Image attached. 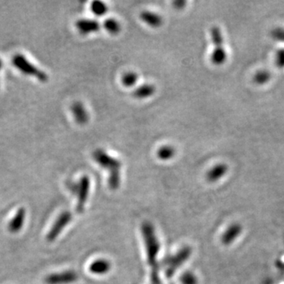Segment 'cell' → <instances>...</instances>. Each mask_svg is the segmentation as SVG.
I'll return each mask as SVG.
<instances>
[{
    "label": "cell",
    "mask_w": 284,
    "mask_h": 284,
    "mask_svg": "<svg viewBox=\"0 0 284 284\" xmlns=\"http://www.w3.org/2000/svg\"><path fill=\"white\" fill-rule=\"evenodd\" d=\"M93 159L100 167L109 171L108 184L112 190H116L120 185V170L122 164L119 160L108 154L104 149L98 148L93 152Z\"/></svg>",
    "instance_id": "1"
},
{
    "label": "cell",
    "mask_w": 284,
    "mask_h": 284,
    "mask_svg": "<svg viewBox=\"0 0 284 284\" xmlns=\"http://www.w3.org/2000/svg\"><path fill=\"white\" fill-rule=\"evenodd\" d=\"M142 234L146 246L148 262L152 268L157 266L156 257L160 251V243L155 234L154 228L149 223H144L142 225Z\"/></svg>",
    "instance_id": "2"
},
{
    "label": "cell",
    "mask_w": 284,
    "mask_h": 284,
    "mask_svg": "<svg viewBox=\"0 0 284 284\" xmlns=\"http://www.w3.org/2000/svg\"><path fill=\"white\" fill-rule=\"evenodd\" d=\"M192 253V249L190 246H185L181 249L174 256H168L163 260L162 264L167 267L166 276L170 278L177 269L182 266L186 260H188Z\"/></svg>",
    "instance_id": "3"
},
{
    "label": "cell",
    "mask_w": 284,
    "mask_h": 284,
    "mask_svg": "<svg viewBox=\"0 0 284 284\" xmlns=\"http://www.w3.org/2000/svg\"><path fill=\"white\" fill-rule=\"evenodd\" d=\"M211 37L214 44V50L211 56V60L215 65H222L227 59V53L224 48V37L222 32L217 26L211 28Z\"/></svg>",
    "instance_id": "4"
},
{
    "label": "cell",
    "mask_w": 284,
    "mask_h": 284,
    "mask_svg": "<svg viewBox=\"0 0 284 284\" xmlns=\"http://www.w3.org/2000/svg\"><path fill=\"white\" fill-rule=\"evenodd\" d=\"M13 62H14V66H16L18 70H21L25 74L35 77L40 81L46 80V74H44L42 71H40L39 69L36 68L34 65L32 64L30 62H28L26 58H25L24 56H22V55H17L16 56H14Z\"/></svg>",
    "instance_id": "5"
},
{
    "label": "cell",
    "mask_w": 284,
    "mask_h": 284,
    "mask_svg": "<svg viewBox=\"0 0 284 284\" xmlns=\"http://www.w3.org/2000/svg\"><path fill=\"white\" fill-rule=\"evenodd\" d=\"M89 187H90V181L87 176L82 177L78 184L74 186V192L78 194L77 211L78 212H83L89 193Z\"/></svg>",
    "instance_id": "6"
},
{
    "label": "cell",
    "mask_w": 284,
    "mask_h": 284,
    "mask_svg": "<svg viewBox=\"0 0 284 284\" xmlns=\"http://www.w3.org/2000/svg\"><path fill=\"white\" fill-rule=\"evenodd\" d=\"M71 219H72V216L70 212H62L52 227V230L48 233V236H47L48 241L53 242L59 235L61 231L65 228V227L70 222Z\"/></svg>",
    "instance_id": "7"
},
{
    "label": "cell",
    "mask_w": 284,
    "mask_h": 284,
    "mask_svg": "<svg viewBox=\"0 0 284 284\" xmlns=\"http://www.w3.org/2000/svg\"><path fill=\"white\" fill-rule=\"evenodd\" d=\"M78 279V275L73 271L56 273L47 276L46 281L48 284H68L74 283Z\"/></svg>",
    "instance_id": "8"
},
{
    "label": "cell",
    "mask_w": 284,
    "mask_h": 284,
    "mask_svg": "<svg viewBox=\"0 0 284 284\" xmlns=\"http://www.w3.org/2000/svg\"><path fill=\"white\" fill-rule=\"evenodd\" d=\"M76 27L81 34L88 35L96 32L100 28V25L93 19H81L76 23Z\"/></svg>",
    "instance_id": "9"
},
{
    "label": "cell",
    "mask_w": 284,
    "mask_h": 284,
    "mask_svg": "<svg viewBox=\"0 0 284 284\" xmlns=\"http://www.w3.org/2000/svg\"><path fill=\"white\" fill-rule=\"evenodd\" d=\"M242 227L238 224H233L224 231L222 242L224 245H230L234 242L242 233Z\"/></svg>",
    "instance_id": "10"
},
{
    "label": "cell",
    "mask_w": 284,
    "mask_h": 284,
    "mask_svg": "<svg viewBox=\"0 0 284 284\" xmlns=\"http://www.w3.org/2000/svg\"><path fill=\"white\" fill-rule=\"evenodd\" d=\"M74 119L78 124H85L88 121V114L84 104L81 102H75L71 107Z\"/></svg>",
    "instance_id": "11"
},
{
    "label": "cell",
    "mask_w": 284,
    "mask_h": 284,
    "mask_svg": "<svg viewBox=\"0 0 284 284\" xmlns=\"http://www.w3.org/2000/svg\"><path fill=\"white\" fill-rule=\"evenodd\" d=\"M140 18L145 24L152 28H158L163 24V18L160 14L148 11V10L142 11L140 14Z\"/></svg>",
    "instance_id": "12"
},
{
    "label": "cell",
    "mask_w": 284,
    "mask_h": 284,
    "mask_svg": "<svg viewBox=\"0 0 284 284\" xmlns=\"http://www.w3.org/2000/svg\"><path fill=\"white\" fill-rule=\"evenodd\" d=\"M26 210L23 208H21L17 212L16 215L9 224L8 228L10 232L17 233L22 229L26 219Z\"/></svg>",
    "instance_id": "13"
},
{
    "label": "cell",
    "mask_w": 284,
    "mask_h": 284,
    "mask_svg": "<svg viewBox=\"0 0 284 284\" xmlns=\"http://www.w3.org/2000/svg\"><path fill=\"white\" fill-rule=\"evenodd\" d=\"M227 171V166L226 164H217L208 170V172L206 174L207 179H208V182H216V181L220 180V178H223L226 174Z\"/></svg>",
    "instance_id": "14"
},
{
    "label": "cell",
    "mask_w": 284,
    "mask_h": 284,
    "mask_svg": "<svg viewBox=\"0 0 284 284\" xmlns=\"http://www.w3.org/2000/svg\"><path fill=\"white\" fill-rule=\"evenodd\" d=\"M156 92V87L152 84H144L138 87L133 92L134 98L147 99L154 94Z\"/></svg>",
    "instance_id": "15"
},
{
    "label": "cell",
    "mask_w": 284,
    "mask_h": 284,
    "mask_svg": "<svg viewBox=\"0 0 284 284\" xmlns=\"http://www.w3.org/2000/svg\"><path fill=\"white\" fill-rule=\"evenodd\" d=\"M111 269V263L106 260H96L91 264L89 270L96 275L106 274Z\"/></svg>",
    "instance_id": "16"
},
{
    "label": "cell",
    "mask_w": 284,
    "mask_h": 284,
    "mask_svg": "<svg viewBox=\"0 0 284 284\" xmlns=\"http://www.w3.org/2000/svg\"><path fill=\"white\" fill-rule=\"evenodd\" d=\"M104 27L109 33L112 35H117L121 31L120 24L114 18H108L104 21Z\"/></svg>",
    "instance_id": "17"
},
{
    "label": "cell",
    "mask_w": 284,
    "mask_h": 284,
    "mask_svg": "<svg viewBox=\"0 0 284 284\" xmlns=\"http://www.w3.org/2000/svg\"><path fill=\"white\" fill-rule=\"evenodd\" d=\"M175 154V149L171 145H164L159 148L157 156L161 160H168L172 158Z\"/></svg>",
    "instance_id": "18"
},
{
    "label": "cell",
    "mask_w": 284,
    "mask_h": 284,
    "mask_svg": "<svg viewBox=\"0 0 284 284\" xmlns=\"http://www.w3.org/2000/svg\"><path fill=\"white\" fill-rule=\"evenodd\" d=\"M91 10L96 16H104L108 12V7L101 1H95L91 5Z\"/></svg>",
    "instance_id": "19"
},
{
    "label": "cell",
    "mask_w": 284,
    "mask_h": 284,
    "mask_svg": "<svg viewBox=\"0 0 284 284\" xmlns=\"http://www.w3.org/2000/svg\"><path fill=\"white\" fill-rule=\"evenodd\" d=\"M138 80V75L135 72H128L125 74L122 78L123 85L126 87L134 86Z\"/></svg>",
    "instance_id": "20"
},
{
    "label": "cell",
    "mask_w": 284,
    "mask_h": 284,
    "mask_svg": "<svg viewBox=\"0 0 284 284\" xmlns=\"http://www.w3.org/2000/svg\"><path fill=\"white\" fill-rule=\"evenodd\" d=\"M181 282L182 284H197L198 280L196 276H194L191 272H186L181 276Z\"/></svg>",
    "instance_id": "21"
},
{
    "label": "cell",
    "mask_w": 284,
    "mask_h": 284,
    "mask_svg": "<svg viewBox=\"0 0 284 284\" xmlns=\"http://www.w3.org/2000/svg\"><path fill=\"white\" fill-rule=\"evenodd\" d=\"M269 78H270V75L268 72L261 71V72L256 74V76H255V81L259 84H263V83H265Z\"/></svg>",
    "instance_id": "22"
},
{
    "label": "cell",
    "mask_w": 284,
    "mask_h": 284,
    "mask_svg": "<svg viewBox=\"0 0 284 284\" xmlns=\"http://www.w3.org/2000/svg\"><path fill=\"white\" fill-rule=\"evenodd\" d=\"M276 62L280 67L284 66V49H281L276 53Z\"/></svg>",
    "instance_id": "23"
},
{
    "label": "cell",
    "mask_w": 284,
    "mask_h": 284,
    "mask_svg": "<svg viewBox=\"0 0 284 284\" xmlns=\"http://www.w3.org/2000/svg\"><path fill=\"white\" fill-rule=\"evenodd\" d=\"M273 36H274L276 39L284 41V30H282V29H276V30L273 32Z\"/></svg>",
    "instance_id": "24"
},
{
    "label": "cell",
    "mask_w": 284,
    "mask_h": 284,
    "mask_svg": "<svg viewBox=\"0 0 284 284\" xmlns=\"http://www.w3.org/2000/svg\"><path fill=\"white\" fill-rule=\"evenodd\" d=\"M186 2L185 1H175V2H173L174 7L178 9V10H181V9L184 8L185 5H186Z\"/></svg>",
    "instance_id": "25"
},
{
    "label": "cell",
    "mask_w": 284,
    "mask_h": 284,
    "mask_svg": "<svg viewBox=\"0 0 284 284\" xmlns=\"http://www.w3.org/2000/svg\"><path fill=\"white\" fill-rule=\"evenodd\" d=\"M1 67H2V62L0 60V69H1Z\"/></svg>",
    "instance_id": "26"
}]
</instances>
